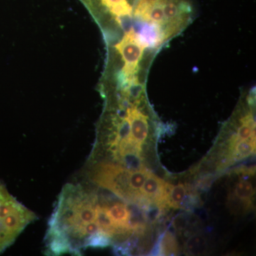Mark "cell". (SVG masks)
<instances>
[{
  "label": "cell",
  "mask_w": 256,
  "mask_h": 256,
  "mask_svg": "<svg viewBox=\"0 0 256 256\" xmlns=\"http://www.w3.org/2000/svg\"><path fill=\"white\" fill-rule=\"evenodd\" d=\"M36 220V214L18 202L0 181V254Z\"/></svg>",
  "instance_id": "6da1fadb"
},
{
  "label": "cell",
  "mask_w": 256,
  "mask_h": 256,
  "mask_svg": "<svg viewBox=\"0 0 256 256\" xmlns=\"http://www.w3.org/2000/svg\"><path fill=\"white\" fill-rule=\"evenodd\" d=\"M235 196L242 202L246 208L252 206L254 190L252 182L246 180H240L236 184L234 190Z\"/></svg>",
  "instance_id": "7a4b0ae2"
},
{
  "label": "cell",
  "mask_w": 256,
  "mask_h": 256,
  "mask_svg": "<svg viewBox=\"0 0 256 256\" xmlns=\"http://www.w3.org/2000/svg\"><path fill=\"white\" fill-rule=\"evenodd\" d=\"M186 193L188 188L183 184H178L176 186L171 185L166 196V204L171 208H180L183 206Z\"/></svg>",
  "instance_id": "3957f363"
},
{
  "label": "cell",
  "mask_w": 256,
  "mask_h": 256,
  "mask_svg": "<svg viewBox=\"0 0 256 256\" xmlns=\"http://www.w3.org/2000/svg\"><path fill=\"white\" fill-rule=\"evenodd\" d=\"M232 150V158L234 160H240L254 153L256 150V141L252 139L239 141Z\"/></svg>",
  "instance_id": "277c9868"
},
{
  "label": "cell",
  "mask_w": 256,
  "mask_h": 256,
  "mask_svg": "<svg viewBox=\"0 0 256 256\" xmlns=\"http://www.w3.org/2000/svg\"><path fill=\"white\" fill-rule=\"evenodd\" d=\"M160 255H176L178 252V245L172 234L166 233L163 236L159 246Z\"/></svg>",
  "instance_id": "5b68a950"
},
{
  "label": "cell",
  "mask_w": 256,
  "mask_h": 256,
  "mask_svg": "<svg viewBox=\"0 0 256 256\" xmlns=\"http://www.w3.org/2000/svg\"><path fill=\"white\" fill-rule=\"evenodd\" d=\"M206 240L202 236H192L186 242V252L190 255H200L206 248Z\"/></svg>",
  "instance_id": "8992f818"
}]
</instances>
